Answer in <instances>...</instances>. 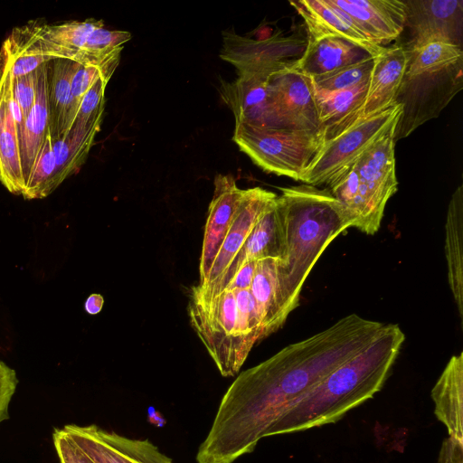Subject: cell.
<instances>
[{"label": "cell", "mask_w": 463, "mask_h": 463, "mask_svg": "<svg viewBox=\"0 0 463 463\" xmlns=\"http://www.w3.org/2000/svg\"><path fill=\"white\" fill-rule=\"evenodd\" d=\"M384 324L351 314L241 373L223 394L197 463H234L336 367L358 354Z\"/></svg>", "instance_id": "6da1fadb"}, {"label": "cell", "mask_w": 463, "mask_h": 463, "mask_svg": "<svg viewBox=\"0 0 463 463\" xmlns=\"http://www.w3.org/2000/svg\"><path fill=\"white\" fill-rule=\"evenodd\" d=\"M404 340L399 325L384 324L367 346L307 392L269 429L265 437L335 423L373 398L388 378Z\"/></svg>", "instance_id": "7a4b0ae2"}, {"label": "cell", "mask_w": 463, "mask_h": 463, "mask_svg": "<svg viewBox=\"0 0 463 463\" xmlns=\"http://www.w3.org/2000/svg\"><path fill=\"white\" fill-rule=\"evenodd\" d=\"M285 228V250L278 269L286 307L299 302L304 283L316 262L343 232L352 227L345 208L328 188L303 184L279 188Z\"/></svg>", "instance_id": "3957f363"}, {"label": "cell", "mask_w": 463, "mask_h": 463, "mask_svg": "<svg viewBox=\"0 0 463 463\" xmlns=\"http://www.w3.org/2000/svg\"><path fill=\"white\" fill-rule=\"evenodd\" d=\"M191 325L223 377L236 375L259 342L241 318L232 291L208 298L190 294Z\"/></svg>", "instance_id": "277c9868"}, {"label": "cell", "mask_w": 463, "mask_h": 463, "mask_svg": "<svg viewBox=\"0 0 463 463\" xmlns=\"http://www.w3.org/2000/svg\"><path fill=\"white\" fill-rule=\"evenodd\" d=\"M232 140L263 171L296 181L324 144L321 132L246 123L235 124Z\"/></svg>", "instance_id": "5b68a950"}, {"label": "cell", "mask_w": 463, "mask_h": 463, "mask_svg": "<svg viewBox=\"0 0 463 463\" xmlns=\"http://www.w3.org/2000/svg\"><path fill=\"white\" fill-rule=\"evenodd\" d=\"M395 126L352 165L358 177V202L353 227L368 235L378 232L385 205L398 187L394 156Z\"/></svg>", "instance_id": "8992f818"}, {"label": "cell", "mask_w": 463, "mask_h": 463, "mask_svg": "<svg viewBox=\"0 0 463 463\" xmlns=\"http://www.w3.org/2000/svg\"><path fill=\"white\" fill-rule=\"evenodd\" d=\"M401 112L402 105L396 104L324 142L300 182L314 186L329 185L397 123Z\"/></svg>", "instance_id": "52a82bcc"}, {"label": "cell", "mask_w": 463, "mask_h": 463, "mask_svg": "<svg viewBox=\"0 0 463 463\" xmlns=\"http://www.w3.org/2000/svg\"><path fill=\"white\" fill-rule=\"evenodd\" d=\"M463 88V59L442 70L404 74L395 97L402 112L394 141L407 137L427 121L436 118Z\"/></svg>", "instance_id": "ba28073f"}, {"label": "cell", "mask_w": 463, "mask_h": 463, "mask_svg": "<svg viewBox=\"0 0 463 463\" xmlns=\"http://www.w3.org/2000/svg\"><path fill=\"white\" fill-rule=\"evenodd\" d=\"M222 43L220 57L232 63L238 75L269 78L295 67L306 49L307 38L278 32L269 37L254 40L227 30L222 33Z\"/></svg>", "instance_id": "9c48e42d"}, {"label": "cell", "mask_w": 463, "mask_h": 463, "mask_svg": "<svg viewBox=\"0 0 463 463\" xmlns=\"http://www.w3.org/2000/svg\"><path fill=\"white\" fill-rule=\"evenodd\" d=\"M269 99L279 128L321 132L316 92L310 77L287 69L268 79Z\"/></svg>", "instance_id": "30bf717a"}, {"label": "cell", "mask_w": 463, "mask_h": 463, "mask_svg": "<svg viewBox=\"0 0 463 463\" xmlns=\"http://www.w3.org/2000/svg\"><path fill=\"white\" fill-rule=\"evenodd\" d=\"M63 430L93 463H174L148 439H137L90 424Z\"/></svg>", "instance_id": "8fae6325"}, {"label": "cell", "mask_w": 463, "mask_h": 463, "mask_svg": "<svg viewBox=\"0 0 463 463\" xmlns=\"http://www.w3.org/2000/svg\"><path fill=\"white\" fill-rule=\"evenodd\" d=\"M404 29L410 40L406 51L432 42H444L462 48L463 0H405Z\"/></svg>", "instance_id": "7c38bea8"}, {"label": "cell", "mask_w": 463, "mask_h": 463, "mask_svg": "<svg viewBox=\"0 0 463 463\" xmlns=\"http://www.w3.org/2000/svg\"><path fill=\"white\" fill-rule=\"evenodd\" d=\"M374 44L384 46L404 30L405 2L401 0H329Z\"/></svg>", "instance_id": "4fadbf2b"}, {"label": "cell", "mask_w": 463, "mask_h": 463, "mask_svg": "<svg viewBox=\"0 0 463 463\" xmlns=\"http://www.w3.org/2000/svg\"><path fill=\"white\" fill-rule=\"evenodd\" d=\"M243 189L238 187L231 175H217L214 189L209 204L204 226L202 253L199 265V282L206 279L212 263L222 246Z\"/></svg>", "instance_id": "5bb4252c"}, {"label": "cell", "mask_w": 463, "mask_h": 463, "mask_svg": "<svg viewBox=\"0 0 463 463\" xmlns=\"http://www.w3.org/2000/svg\"><path fill=\"white\" fill-rule=\"evenodd\" d=\"M289 4L302 17L307 41L326 37L345 39L364 49L373 57L384 46L373 43L340 9L329 0H298Z\"/></svg>", "instance_id": "9a60e30c"}, {"label": "cell", "mask_w": 463, "mask_h": 463, "mask_svg": "<svg viewBox=\"0 0 463 463\" xmlns=\"http://www.w3.org/2000/svg\"><path fill=\"white\" fill-rule=\"evenodd\" d=\"M373 58L366 95L356 122L396 105L395 97L406 71L408 57L402 44L384 46Z\"/></svg>", "instance_id": "2e32d148"}, {"label": "cell", "mask_w": 463, "mask_h": 463, "mask_svg": "<svg viewBox=\"0 0 463 463\" xmlns=\"http://www.w3.org/2000/svg\"><path fill=\"white\" fill-rule=\"evenodd\" d=\"M277 196L275 193L261 187L243 189L239 205L209 273L204 281L197 285H207L223 272L241 249L258 218Z\"/></svg>", "instance_id": "e0dca14e"}, {"label": "cell", "mask_w": 463, "mask_h": 463, "mask_svg": "<svg viewBox=\"0 0 463 463\" xmlns=\"http://www.w3.org/2000/svg\"><path fill=\"white\" fill-rule=\"evenodd\" d=\"M268 79L241 74L231 82L221 80V98L233 112L235 124L279 128L269 104Z\"/></svg>", "instance_id": "ac0fdd59"}, {"label": "cell", "mask_w": 463, "mask_h": 463, "mask_svg": "<svg viewBox=\"0 0 463 463\" xmlns=\"http://www.w3.org/2000/svg\"><path fill=\"white\" fill-rule=\"evenodd\" d=\"M279 259L256 260L250 287L257 303L265 337L279 330L289 313L286 307L278 269Z\"/></svg>", "instance_id": "d6986e66"}, {"label": "cell", "mask_w": 463, "mask_h": 463, "mask_svg": "<svg viewBox=\"0 0 463 463\" xmlns=\"http://www.w3.org/2000/svg\"><path fill=\"white\" fill-rule=\"evenodd\" d=\"M434 413L449 437L463 441V353L452 355L431 390Z\"/></svg>", "instance_id": "ffe728a7"}, {"label": "cell", "mask_w": 463, "mask_h": 463, "mask_svg": "<svg viewBox=\"0 0 463 463\" xmlns=\"http://www.w3.org/2000/svg\"><path fill=\"white\" fill-rule=\"evenodd\" d=\"M46 63L36 70L35 102L25 118L19 139L24 188L45 139L50 136Z\"/></svg>", "instance_id": "44dd1931"}, {"label": "cell", "mask_w": 463, "mask_h": 463, "mask_svg": "<svg viewBox=\"0 0 463 463\" xmlns=\"http://www.w3.org/2000/svg\"><path fill=\"white\" fill-rule=\"evenodd\" d=\"M373 57L364 49L336 37L307 41L306 49L294 70L314 77Z\"/></svg>", "instance_id": "7402d4cb"}, {"label": "cell", "mask_w": 463, "mask_h": 463, "mask_svg": "<svg viewBox=\"0 0 463 463\" xmlns=\"http://www.w3.org/2000/svg\"><path fill=\"white\" fill-rule=\"evenodd\" d=\"M48 80L49 131L52 140L61 138L72 126L71 80L79 63L53 59L46 63Z\"/></svg>", "instance_id": "603a6c76"}, {"label": "cell", "mask_w": 463, "mask_h": 463, "mask_svg": "<svg viewBox=\"0 0 463 463\" xmlns=\"http://www.w3.org/2000/svg\"><path fill=\"white\" fill-rule=\"evenodd\" d=\"M448 281L458 316L463 321V186L451 195L445 224Z\"/></svg>", "instance_id": "cb8c5ba5"}, {"label": "cell", "mask_w": 463, "mask_h": 463, "mask_svg": "<svg viewBox=\"0 0 463 463\" xmlns=\"http://www.w3.org/2000/svg\"><path fill=\"white\" fill-rule=\"evenodd\" d=\"M101 24L102 20L95 19L62 24L33 22V29L40 47L46 56L52 60L63 58L73 61L89 35Z\"/></svg>", "instance_id": "d4e9b609"}, {"label": "cell", "mask_w": 463, "mask_h": 463, "mask_svg": "<svg viewBox=\"0 0 463 463\" xmlns=\"http://www.w3.org/2000/svg\"><path fill=\"white\" fill-rule=\"evenodd\" d=\"M101 122L102 120L90 123L73 122L61 138L52 140L55 159V189L83 165Z\"/></svg>", "instance_id": "484cf974"}, {"label": "cell", "mask_w": 463, "mask_h": 463, "mask_svg": "<svg viewBox=\"0 0 463 463\" xmlns=\"http://www.w3.org/2000/svg\"><path fill=\"white\" fill-rule=\"evenodd\" d=\"M0 182L12 194H22L24 190L17 129L6 102L2 78H0Z\"/></svg>", "instance_id": "4316f807"}, {"label": "cell", "mask_w": 463, "mask_h": 463, "mask_svg": "<svg viewBox=\"0 0 463 463\" xmlns=\"http://www.w3.org/2000/svg\"><path fill=\"white\" fill-rule=\"evenodd\" d=\"M131 39L127 31L109 30L104 24L89 35L83 47L77 52L73 61L81 65L101 67Z\"/></svg>", "instance_id": "83f0119b"}, {"label": "cell", "mask_w": 463, "mask_h": 463, "mask_svg": "<svg viewBox=\"0 0 463 463\" xmlns=\"http://www.w3.org/2000/svg\"><path fill=\"white\" fill-rule=\"evenodd\" d=\"M406 52L407 75L439 71L463 59L461 47L444 42L429 43Z\"/></svg>", "instance_id": "f1b7e54d"}, {"label": "cell", "mask_w": 463, "mask_h": 463, "mask_svg": "<svg viewBox=\"0 0 463 463\" xmlns=\"http://www.w3.org/2000/svg\"><path fill=\"white\" fill-rule=\"evenodd\" d=\"M373 58L346 65L332 71L311 77L315 91L330 93L354 88L369 79Z\"/></svg>", "instance_id": "f546056e"}, {"label": "cell", "mask_w": 463, "mask_h": 463, "mask_svg": "<svg viewBox=\"0 0 463 463\" xmlns=\"http://www.w3.org/2000/svg\"><path fill=\"white\" fill-rule=\"evenodd\" d=\"M55 159L52 138L48 136L35 161L29 180L22 194L27 200L41 199L54 190Z\"/></svg>", "instance_id": "4dcf8cb0"}, {"label": "cell", "mask_w": 463, "mask_h": 463, "mask_svg": "<svg viewBox=\"0 0 463 463\" xmlns=\"http://www.w3.org/2000/svg\"><path fill=\"white\" fill-rule=\"evenodd\" d=\"M109 80L99 77L83 96L74 122L90 123L102 120L105 107V89Z\"/></svg>", "instance_id": "1f68e13d"}, {"label": "cell", "mask_w": 463, "mask_h": 463, "mask_svg": "<svg viewBox=\"0 0 463 463\" xmlns=\"http://www.w3.org/2000/svg\"><path fill=\"white\" fill-rule=\"evenodd\" d=\"M52 439L61 463H93L63 429H54Z\"/></svg>", "instance_id": "d6a6232c"}, {"label": "cell", "mask_w": 463, "mask_h": 463, "mask_svg": "<svg viewBox=\"0 0 463 463\" xmlns=\"http://www.w3.org/2000/svg\"><path fill=\"white\" fill-rule=\"evenodd\" d=\"M36 79V70L27 75L13 78L14 95L24 118H27L35 102Z\"/></svg>", "instance_id": "836d02e7"}, {"label": "cell", "mask_w": 463, "mask_h": 463, "mask_svg": "<svg viewBox=\"0 0 463 463\" xmlns=\"http://www.w3.org/2000/svg\"><path fill=\"white\" fill-rule=\"evenodd\" d=\"M17 383L15 371L0 361V423L8 418L9 404Z\"/></svg>", "instance_id": "e575fe53"}, {"label": "cell", "mask_w": 463, "mask_h": 463, "mask_svg": "<svg viewBox=\"0 0 463 463\" xmlns=\"http://www.w3.org/2000/svg\"><path fill=\"white\" fill-rule=\"evenodd\" d=\"M439 463H463V441L448 437L442 442Z\"/></svg>", "instance_id": "d590c367"}, {"label": "cell", "mask_w": 463, "mask_h": 463, "mask_svg": "<svg viewBox=\"0 0 463 463\" xmlns=\"http://www.w3.org/2000/svg\"><path fill=\"white\" fill-rule=\"evenodd\" d=\"M104 304V298L100 294L93 293L88 297L85 301L84 308L85 311L90 315L99 314Z\"/></svg>", "instance_id": "8d00e7d4"}]
</instances>
